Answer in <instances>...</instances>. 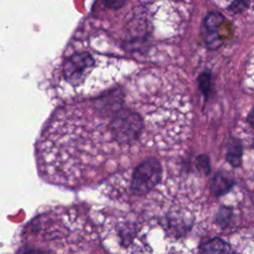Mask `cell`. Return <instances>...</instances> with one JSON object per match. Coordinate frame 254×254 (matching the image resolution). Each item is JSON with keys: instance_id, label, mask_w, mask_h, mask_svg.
<instances>
[{"instance_id": "1", "label": "cell", "mask_w": 254, "mask_h": 254, "mask_svg": "<svg viewBox=\"0 0 254 254\" xmlns=\"http://www.w3.org/2000/svg\"><path fill=\"white\" fill-rule=\"evenodd\" d=\"M162 179V167L155 158L142 161L132 172L130 190L133 194L143 195L152 190Z\"/></svg>"}, {"instance_id": "2", "label": "cell", "mask_w": 254, "mask_h": 254, "mask_svg": "<svg viewBox=\"0 0 254 254\" xmlns=\"http://www.w3.org/2000/svg\"><path fill=\"white\" fill-rule=\"evenodd\" d=\"M225 21L223 15L218 12L211 11L206 14L202 23V38L209 50H216L222 44V37L219 34L220 27Z\"/></svg>"}, {"instance_id": "3", "label": "cell", "mask_w": 254, "mask_h": 254, "mask_svg": "<svg viewBox=\"0 0 254 254\" xmlns=\"http://www.w3.org/2000/svg\"><path fill=\"white\" fill-rule=\"evenodd\" d=\"M234 185L233 178L226 172L220 171L218 172L212 179L211 183V191L215 196H220L232 188Z\"/></svg>"}, {"instance_id": "4", "label": "cell", "mask_w": 254, "mask_h": 254, "mask_svg": "<svg viewBox=\"0 0 254 254\" xmlns=\"http://www.w3.org/2000/svg\"><path fill=\"white\" fill-rule=\"evenodd\" d=\"M230 245L219 237L205 241L198 248L199 254H230Z\"/></svg>"}, {"instance_id": "5", "label": "cell", "mask_w": 254, "mask_h": 254, "mask_svg": "<svg viewBox=\"0 0 254 254\" xmlns=\"http://www.w3.org/2000/svg\"><path fill=\"white\" fill-rule=\"evenodd\" d=\"M226 160L233 168H237L241 165L242 145L239 140H233L229 143L226 153Z\"/></svg>"}, {"instance_id": "6", "label": "cell", "mask_w": 254, "mask_h": 254, "mask_svg": "<svg viewBox=\"0 0 254 254\" xmlns=\"http://www.w3.org/2000/svg\"><path fill=\"white\" fill-rule=\"evenodd\" d=\"M198 89L205 99H208L212 93V74L209 69L203 70L197 77Z\"/></svg>"}, {"instance_id": "7", "label": "cell", "mask_w": 254, "mask_h": 254, "mask_svg": "<svg viewBox=\"0 0 254 254\" xmlns=\"http://www.w3.org/2000/svg\"><path fill=\"white\" fill-rule=\"evenodd\" d=\"M232 217V210L229 207H220V209L218 210L217 214H216V223L220 225V227H226L229 222L230 219Z\"/></svg>"}, {"instance_id": "8", "label": "cell", "mask_w": 254, "mask_h": 254, "mask_svg": "<svg viewBox=\"0 0 254 254\" xmlns=\"http://www.w3.org/2000/svg\"><path fill=\"white\" fill-rule=\"evenodd\" d=\"M195 165L198 169V171H200L202 174L207 175L210 172V163H209V159L206 155H200L196 158L195 161Z\"/></svg>"}, {"instance_id": "9", "label": "cell", "mask_w": 254, "mask_h": 254, "mask_svg": "<svg viewBox=\"0 0 254 254\" xmlns=\"http://www.w3.org/2000/svg\"><path fill=\"white\" fill-rule=\"evenodd\" d=\"M248 5H249V3L245 2V1H235V2L231 3V5L228 7V9L234 13H241L243 10H245L247 8Z\"/></svg>"}, {"instance_id": "10", "label": "cell", "mask_w": 254, "mask_h": 254, "mask_svg": "<svg viewBox=\"0 0 254 254\" xmlns=\"http://www.w3.org/2000/svg\"><path fill=\"white\" fill-rule=\"evenodd\" d=\"M18 254H49V253L44 250H40L36 248H25V249L19 250Z\"/></svg>"}, {"instance_id": "11", "label": "cell", "mask_w": 254, "mask_h": 254, "mask_svg": "<svg viewBox=\"0 0 254 254\" xmlns=\"http://www.w3.org/2000/svg\"><path fill=\"white\" fill-rule=\"evenodd\" d=\"M247 122L251 125L254 126V107L251 109V111L249 112L248 116H247Z\"/></svg>"}]
</instances>
